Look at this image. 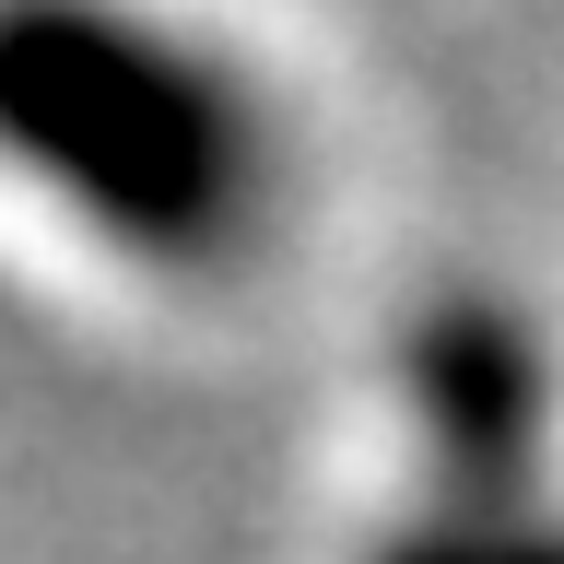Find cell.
Instances as JSON below:
<instances>
[{
    "instance_id": "1",
    "label": "cell",
    "mask_w": 564,
    "mask_h": 564,
    "mask_svg": "<svg viewBox=\"0 0 564 564\" xmlns=\"http://www.w3.org/2000/svg\"><path fill=\"white\" fill-rule=\"evenodd\" d=\"M0 176L165 282L247 271L294 200V118L165 0H0Z\"/></svg>"
},
{
    "instance_id": "2",
    "label": "cell",
    "mask_w": 564,
    "mask_h": 564,
    "mask_svg": "<svg viewBox=\"0 0 564 564\" xmlns=\"http://www.w3.org/2000/svg\"><path fill=\"white\" fill-rule=\"evenodd\" d=\"M365 564H564L553 400L506 317L470 306L412 352V494Z\"/></svg>"
}]
</instances>
